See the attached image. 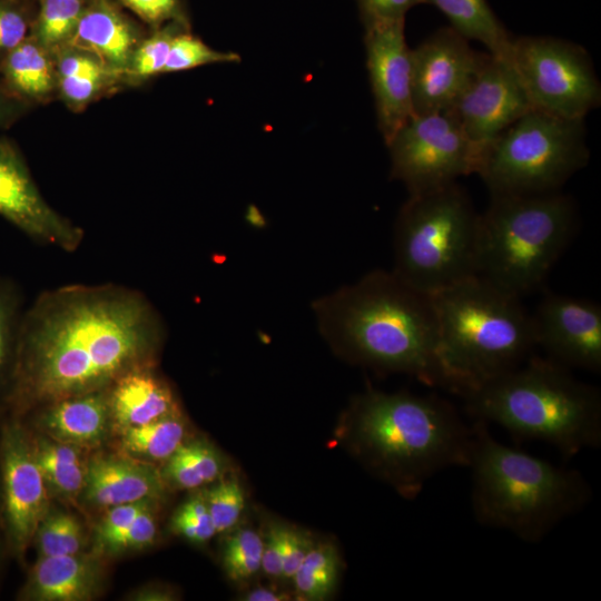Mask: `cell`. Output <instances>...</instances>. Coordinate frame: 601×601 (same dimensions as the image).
I'll return each mask as SVG.
<instances>
[{"label": "cell", "instance_id": "cell-27", "mask_svg": "<svg viewBox=\"0 0 601 601\" xmlns=\"http://www.w3.org/2000/svg\"><path fill=\"white\" fill-rule=\"evenodd\" d=\"M30 440L47 487L63 497L78 495L83 490L86 476L78 446L48 440L46 435L32 437L30 434Z\"/></svg>", "mask_w": 601, "mask_h": 601}, {"label": "cell", "instance_id": "cell-29", "mask_svg": "<svg viewBox=\"0 0 601 601\" xmlns=\"http://www.w3.org/2000/svg\"><path fill=\"white\" fill-rule=\"evenodd\" d=\"M220 454L204 441L184 443L167 461L164 477L174 486L194 490L223 475Z\"/></svg>", "mask_w": 601, "mask_h": 601}, {"label": "cell", "instance_id": "cell-18", "mask_svg": "<svg viewBox=\"0 0 601 601\" xmlns=\"http://www.w3.org/2000/svg\"><path fill=\"white\" fill-rule=\"evenodd\" d=\"M157 470L131 457L99 455L86 465L85 499L98 508L154 501L164 494Z\"/></svg>", "mask_w": 601, "mask_h": 601}, {"label": "cell", "instance_id": "cell-43", "mask_svg": "<svg viewBox=\"0 0 601 601\" xmlns=\"http://www.w3.org/2000/svg\"><path fill=\"white\" fill-rule=\"evenodd\" d=\"M121 2L141 20L155 27L176 17L178 12V0H121Z\"/></svg>", "mask_w": 601, "mask_h": 601}, {"label": "cell", "instance_id": "cell-31", "mask_svg": "<svg viewBox=\"0 0 601 601\" xmlns=\"http://www.w3.org/2000/svg\"><path fill=\"white\" fill-rule=\"evenodd\" d=\"M85 7L83 0H42L33 38L52 53L66 47Z\"/></svg>", "mask_w": 601, "mask_h": 601}, {"label": "cell", "instance_id": "cell-35", "mask_svg": "<svg viewBox=\"0 0 601 601\" xmlns=\"http://www.w3.org/2000/svg\"><path fill=\"white\" fill-rule=\"evenodd\" d=\"M177 32V28L166 27L140 41L131 56L122 78L138 81L162 73L171 41Z\"/></svg>", "mask_w": 601, "mask_h": 601}, {"label": "cell", "instance_id": "cell-38", "mask_svg": "<svg viewBox=\"0 0 601 601\" xmlns=\"http://www.w3.org/2000/svg\"><path fill=\"white\" fill-rule=\"evenodd\" d=\"M151 505V501H138L108 509L97 530V544L106 551L132 523L137 515Z\"/></svg>", "mask_w": 601, "mask_h": 601}, {"label": "cell", "instance_id": "cell-2", "mask_svg": "<svg viewBox=\"0 0 601 601\" xmlns=\"http://www.w3.org/2000/svg\"><path fill=\"white\" fill-rule=\"evenodd\" d=\"M321 335L345 357L444 388L432 296L375 269L312 303Z\"/></svg>", "mask_w": 601, "mask_h": 601}, {"label": "cell", "instance_id": "cell-32", "mask_svg": "<svg viewBox=\"0 0 601 601\" xmlns=\"http://www.w3.org/2000/svg\"><path fill=\"white\" fill-rule=\"evenodd\" d=\"M262 536L249 528L237 529L224 545V570L231 581H246L262 570Z\"/></svg>", "mask_w": 601, "mask_h": 601}, {"label": "cell", "instance_id": "cell-25", "mask_svg": "<svg viewBox=\"0 0 601 601\" xmlns=\"http://www.w3.org/2000/svg\"><path fill=\"white\" fill-rule=\"evenodd\" d=\"M435 6L451 22V28L467 40L482 42L489 52L509 59L512 37L495 17L486 0H423Z\"/></svg>", "mask_w": 601, "mask_h": 601}, {"label": "cell", "instance_id": "cell-30", "mask_svg": "<svg viewBox=\"0 0 601 601\" xmlns=\"http://www.w3.org/2000/svg\"><path fill=\"white\" fill-rule=\"evenodd\" d=\"M341 572V559L332 543H314L292 580L303 600L322 601L334 591Z\"/></svg>", "mask_w": 601, "mask_h": 601}, {"label": "cell", "instance_id": "cell-11", "mask_svg": "<svg viewBox=\"0 0 601 601\" xmlns=\"http://www.w3.org/2000/svg\"><path fill=\"white\" fill-rule=\"evenodd\" d=\"M386 146L391 178L402 181L410 195L475 174L482 149L445 112L413 115Z\"/></svg>", "mask_w": 601, "mask_h": 601}, {"label": "cell", "instance_id": "cell-40", "mask_svg": "<svg viewBox=\"0 0 601 601\" xmlns=\"http://www.w3.org/2000/svg\"><path fill=\"white\" fill-rule=\"evenodd\" d=\"M283 570L282 577L292 579L302 561L314 545L308 533L299 529L282 525Z\"/></svg>", "mask_w": 601, "mask_h": 601}, {"label": "cell", "instance_id": "cell-37", "mask_svg": "<svg viewBox=\"0 0 601 601\" xmlns=\"http://www.w3.org/2000/svg\"><path fill=\"white\" fill-rule=\"evenodd\" d=\"M170 528L177 535L203 543L216 534L204 494H198L184 502L175 512Z\"/></svg>", "mask_w": 601, "mask_h": 601}, {"label": "cell", "instance_id": "cell-39", "mask_svg": "<svg viewBox=\"0 0 601 601\" xmlns=\"http://www.w3.org/2000/svg\"><path fill=\"white\" fill-rule=\"evenodd\" d=\"M150 508L151 505L140 512L127 530L107 548L106 552L118 553L150 545L157 535V524Z\"/></svg>", "mask_w": 601, "mask_h": 601}, {"label": "cell", "instance_id": "cell-41", "mask_svg": "<svg viewBox=\"0 0 601 601\" xmlns=\"http://www.w3.org/2000/svg\"><path fill=\"white\" fill-rule=\"evenodd\" d=\"M363 16L364 24L382 21L404 19L405 13L414 6L424 3L423 0H357Z\"/></svg>", "mask_w": 601, "mask_h": 601}, {"label": "cell", "instance_id": "cell-15", "mask_svg": "<svg viewBox=\"0 0 601 601\" xmlns=\"http://www.w3.org/2000/svg\"><path fill=\"white\" fill-rule=\"evenodd\" d=\"M364 45L377 125L386 144L414 115L404 19L366 23Z\"/></svg>", "mask_w": 601, "mask_h": 601}, {"label": "cell", "instance_id": "cell-45", "mask_svg": "<svg viewBox=\"0 0 601 601\" xmlns=\"http://www.w3.org/2000/svg\"><path fill=\"white\" fill-rule=\"evenodd\" d=\"M244 597L243 600L247 601H282L289 599L286 593L267 588L254 589Z\"/></svg>", "mask_w": 601, "mask_h": 601}, {"label": "cell", "instance_id": "cell-8", "mask_svg": "<svg viewBox=\"0 0 601 601\" xmlns=\"http://www.w3.org/2000/svg\"><path fill=\"white\" fill-rule=\"evenodd\" d=\"M479 217L457 183L410 195L394 225L392 270L427 295L475 276Z\"/></svg>", "mask_w": 601, "mask_h": 601}, {"label": "cell", "instance_id": "cell-4", "mask_svg": "<svg viewBox=\"0 0 601 601\" xmlns=\"http://www.w3.org/2000/svg\"><path fill=\"white\" fill-rule=\"evenodd\" d=\"M473 428L467 467L472 470V510L480 524L538 542L591 499L579 471L496 441L483 421L474 420Z\"/></svg>", "mask_w": 601, "mask_h": 601}, {"label": "cell", "instance_id": "cell-28", "mask_svg": "<svg viewBox=\"0 0 601 601\" xmlns=\"http://www.w3.org/2000/svg\"><path fill=\"white\" fill-rule=\"evenodd\" d=\"M186 426L179 411L152 422L121 430V445L131 455L167 461L184 443Z\"/></svg>", "mask_w": 601, "mask_h": 601}, {"label": "cell", "instance_id": "cell-21", "mask_svg": "<svg viewBox=\"0 0 601 601\" xmlns=\"http://www.w3.org/2000/svg\"><path fill=\"white\" fill-rule=\"evenodd\" d=\"M107 393L111 420L121 430L179 411L173 390L156 373L155 365L125 373L107 388Z\"/></svg>", "mask_w": 601, "mask_h": 601}, {"label": "cell", "instance_id": "cell-23", "mask_svg": "<svg viewBox=\"0 0 601 601\" xmlns=\"http://www.w3.org/2000/svg\"><path fill=\"white\" fill-rule=\"evenodd\" d=\"M57 88L63 101L80 110L91 102L117 75L93 56L66 46L53 53Z\"/></svg>", "mask_w": 601, "mask_h": 601}, {"label": "cell", "instance_id": "cell-44", "mask_svg": "<svg viewBox=\"0 0 601 601\" xmlns=\"http://www.w3.org/2000/svg\"><path fill=\"white\" fill-rule=\"evenodd\" d=\"M282 525L273 523L263 540L262 570L270 578H282L283 533Z\"/></svg>", "mask_w": 601, "mask_h": 601}, {"label": "cell", "instance_id": "cell-34", "mask_svg": "<svg viewBox=\"0 0 601 601\" xmlns=\"http://www.w3.org/2000/svg\"><path fill=\"white\" fill-rule=\"evenodd\" d=\"M239 59L237 53L215 50L199 38L178 31L171 41L162 73L188 70L209 63L237 62Z\"/></svg>", "mask_w": 601, "mask_h": 601}, {"label": "cell", "instance_id": "cell-6", "mask_svg": "<svg viewBox=\"0 0 601 601\" xmlns=\"http://www.w3.org/2000/svg\"><path fill=\"white\" fill-rule=\"evenodd\" d=\"M431 296L445 390L464 397L532 355L531 314L521 298L476 275Z\"/></svg>", "mask_w": 601, "mask_h": 601}, {"label": "cell", "instance_id": "cell-20", "mask_svg": "<svg viewBox=\"0 0 601 601\" xmlns=\"http://www.w3.org/2000/svg\"><path fill=\"white\" fill-rule=\"evenodd\" d=\"M36 425L51 439L75 446H92L107 435L111 423L107 388L63 397L37 406Z\"/></svg>", "mask_w": 601, "mask_h": 601}, {"label": "cell", "instance_id": "cell-24", "mask_svg": "<svg viewBox=\"0 0 601 601\" xmlns=\"http://www.w3.org/2000/svg\"><path fill=\"white\" fill-rule=\"evenodd\" d=\"M3 71L10 88L28 100H46L57 88L53 55L35 38L6 53Z\"/></svg>", "mask_w": 601, "mask_h": 601}, {"label": "cell", "instance_id": "cell-5", "mask_svg": "<svg viewBox=\"0 0 601 601\" xmlns=\"http://www.w3.org/2000/svg\"><path fill=\"white\" fill-rule=\"evenodd\" d=\"M463 398L474 420L546 442L566 457L601 443L599 391L548 357L530 355Z\"/></svg>", "mask_w": 601, "mask_h": 601}, {"label": "cell", "instance_id": "cell-19", "mask_svg": "<svg viewBox=\"0 0 601 601\" xmlns=\"http://www.w3.org/2000/svg\"><path fill=\"white\" fill-rule=\"evenodd\" d=\"M138 43L135 27L110 0H92L67 46L93 56L122 78Z\"/></svg>", "mask_w": 601, "mask_h": 601}, {"label": "cell", "instance_id": "cell-3", "mask_svg": "<svg viewBox=\"0 0 601 601\" xmlns=\"http://www.w3.org/2000/svg\"><path fill=\"white\" fill-rule=\"evenodd\" d=\"M358 452L408 496L436 473L469 466L474 428L435 396L367 391L349 414Z\"/></svg>", "mask_w": 601, "mask_h": 601}, {"label": "cell", "instance_id": "cell-12", "mask_svg": "<svg viewBox=\"0 0 601 601\" xmlns=\"http://www.w3.org/2000/svg\"><path fill=\"white\" fill-rule=\"evenodd\" d=\"M47 484L22 421L9 416L0 426V496L8 550L21 558L48 513Z\"/></svg>", "mask_w": 601, "mask_h": 601}, {"label": "cell", "instance_id": "cell-16", "mask_svg": "<svg viewBox=\"0 0 601 601\" xmlns=\"http://www.w3.org/2000/svg\"><path fill=\"white\" fill-rule=\"evenodd\" d=\"M535 347L566 367L601 371V307L583 298L548 294L531 315Z\"/></svg>", "mask_w": 601, "mask_h": 601}, {"label": "cell", "instance_id": "cell-14", "mask_svg": "<svg viewBox=\"0 0 601 601\" xmlns=\"http://www.w3.org/2000/svg\"><path fill=\"white\" fill-rule=\"evenodd\" d=\"M532 109L511 60L487 52L476 73L445 112L483 146Z\"/></svg>", "mask_w": 601, "mask_h": 601}, {"label": "cell", "instance_id": "cell-10", "mask_svg": "<svg viewBox=\"0 0 601 601\" xmlns=\"http://www.w3.org/2000/svg\"><path fill=\"white\" fill-rule=\"evenodd\" d=\"M510 60L532 109L585 119L601 102V85L588 51L572 41L523 36L512 39Z\"/></svg>", "mask_w": 601, "mask_h": 601}, {"label": "cell", "instance_id": "cell-9", "mask_svg": "<svg viewBox=\"0 0 601 601\" xmlns=\"http://www.w3.org/2000/svg\"><path fill=\"white\" fill-rule=\"evenodd\" d=\"M589 158L584 119L531 109L482 146L475 174L491 196L549 194Z\"/></svg>", "mask_w": 601, "mask_h": 601}, {"label": "cell", "instance_id": "cell-42", "mask_svg": "<svg viewBox=\"0 0 601 601\" xmlns=\"http://www.w3.org/2000/svg\"><path fill=\"white\" fill-rule=\"evenodd\" d=\"M27 20L16 8L0 3V52L8 53L20 45L27 35Z\"/></svg>", "mask_w": 601, "mask_h": 601}, {"label": "cell", "instance_id": "cell-22", "mask_svg": "<svg viewBox=\"0 0 601 601\" xmlns=\"http://www.w3.org/2000/svg\"><path fill=\"white\" fill-rule=\"evenodd\" d=\"M99 571L93 560L76 554L39 556L19 600L86 601L99 589Z\"/></svg>", "mask_w": 601, "mask_h": 601}, {"label": "cell", "instance_id": "cell-1", "mask_svg": "<svg viewBox=\"0 0 601 601\" xmlns=\"http://www.w3.org/2000/svg\"><path fill=\"white\" fill-rule=\"evenodd\" d=\"M165 338L161 315L138 289L108 283L42 292L22 316L10 416L155 365Z\"/></svg>", "mask_w": 601, "mask_h": 601}, {"label": "cell", "instance_id": "cell-26", "mask_svg": "<svg viewBox=\"0 0 601 601\" xmlns=\"http://www.w3.org/2000/svg\"><path fill=\"white\" fill-rule=\"evenodd\" d=\"M24 308L19 286L12 279L0 276V411L9 410Z\"/></svg>", "mask_w": 601, "mask_h": 601}, {"label": "cell", "instance_id": "cell-36", "mask_svg": "<svg viewBox=\"0 0 601 601\" xmlns=\"http://www.w3.org/2000/svg\"><path fill=\"white\" fill-rule=\"evenodd\" d=\"M216 533L235 526L245 509V493L237 479L219 481L204 493Z\"/></svg>", "mask_w": 601, "mask_h": 601}, {"label": "cell", "instance_id": "cell-33", "mask_svg": "<svg viewBox=\"0 0 601 601\" xmlns=\"http://www.w3.org/2000/svg\"><path fill=\"white\" fill-rule=\"evenodd\" d=\"M79 522L70 514L58 512L41 521L33 540L39 556L79 553L83 535Z\"/></svg>", "mask_w": 601, "mask_h": 601}, {"label": "cell", "instance_id": "cell-7", "mask_svg": "<svg viewBox=\"0 0 601 601\" xmlns=\"http://www.w3.org/2000/svg\"><path fill=\"white\" fill-rule=\"evenodd\" d=\"M577 228L560 191L491 196L479 217L476 276L519 298L540 288Z\"/></svg>", "mask_w": 601, "mask_h": 601}, {"label": "cell", "instance_id": "cell-46", "mask_svg": "<svg viewBox=\"0 0 601 601\" xmlns=\"http://www.w3.org/2000/svg\"><path fill=\"white\" fill-rule=\"evenodd\" d=\"M4 548H7V543H6L4 531H3L2 514H1V496H0V556Z\"/></svg>", "mask_w": 601, "mask_h": 601}, {"label": "cell", "instance_id": "cell-13", "mask_svg": "<svg viewBox=\"0 0 601 601\" xmlns=\"http://www.w3.org/2000/svg\"><path fill=\"white\" fill-rule=\"evenodd\" d=\"M485 52L451 27L433 32L411 49L414 115L446 112L465 90Z\"/></svg>", "mask_w": 601, "mask_h": 601}, {"label": "cell", "instance_id": "cell-47", "mask_svg": "<svg viewBox=\"0 0 601 601\" xmlns=\"http://www.w3.org/2000/svg\"><path fill=\"white\" fill-rule=\"evenodd\" d=\"M6 111V101L3 100L0 93V118L4 115Z\"/></svg>", "mask_w": 601, "mask_h": 601}, {"label": "cell", "instance_id": "cell-17", "mask_svg": "<svg viewBox=\"0 0 601 601\" xmlns=\"http://www.w3.org/2000/svg\"><path fill=\"white\" fill-rule=\"evenodd\" d=\"M0 216L31 240L66 253L85 238L81 227L53 209L42 197L16 148L0 140Z\"/></svg>", "mask_w": 601, "mask_h": 601}]
</instances>
